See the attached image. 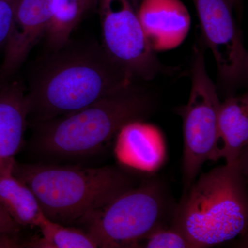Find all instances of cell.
I'll use <instances>...</instances> for the list:
<instances>
[{
    "instance_id": "cell-10",
    "label": "cell",
    "mask_w": 248,
    "mask_h": 248,
    "mask_svg": "<svg viewBox=\"0 0 248 248\" xmlns=\"http://www.w3.org/2000/svg\"><path fill=\"white\" fill-rule=\"evenodd\" d=\"M139 17L155 52L176 48L190 29V14L181 0H141Z\"/></svg>"
},
{
    "instance_id": "cell-21",
    "label": "cell",
    "mask_w": 248,
    "mask_h": 248,
    "mask_svg": "<svg viewBox=\"0 0 248 248\" xmlns=\"http://www.w3.org/2000/svg\"><path fill=\"white\" fill-rule=\"evenodd\" d=\"M139 1H140V0H139Z\"/></svg>"
},
{
    "instance_id": "cell-2",
    "label": "cell",
    "mask_w": 248,
    "mask_h": 248,
    "mask_svg": "<svg viewBox=\"0 0 248 248\" xmlns=\"http://www.w3.org/2000/svg\"><path fill=\"white\" fill-rule=\"evenodd\" d=\"M244 155L202 173L184 192L171 226L193 248H206L245 236L248 200Z\"/></svg>"
},
{
    "instance_id": "cell-6",
    "label": "cell",
    "mask_w": 248,
    "mask_h": 248,
    "mask_svg": "<svg viewBox=\"0 0 248 248\" xmlns=\"http://www.w3.org/2000/svg\"><path fill=\"white\" fill-rule=\"evenodd\" d=\"M203 41L194 47L188 102L179 108L184 130L183 175L185 191L193 184L205 162L219 159L218 112L221 102L204 59Z\"/></svg>"
},
{
    "instance_id": "cell-8",
    "label": "cell",
    "mask_w": 248,
    "mask_h": 248,
    "mask_svg": "<svg viewBox=\"0 0 248 248\" xmlns=\"http://www.w3.org/2000/svg\"><path fill=\"white\" fill-rule=\"evenodd\" d=\"M205 45L213 52L223 86L234 88L247 78L248 53L229 0H192Z\"/></svg>"
},
{
    "instance_id": "cell-15",
    "label": "cell",
    "mask_w": 248,
    "mask_h": 248,
    "mask_svg": "<svg viewBox=\"0 0 248 248\" xmlns=\"http://www.w3.org/2000/svg\"><path fill=\"white\" fill-rule=\"evenodd\" d=\"M91 3V0H53V16L45 35L49 50L60 48L70 40Z\"/></svg>"
},
{
    "instance_id": "cell-11",
    "label": "cell",
    "mask_w": 248,
    "mask_h": 248,
    "mask_svg": "<svg viewBox=\"0 0 248 248\" xmlns=\"http://www.w3.org/2000/svg\"><path fill=\"white\" fill-rule=\"evenodd\" d=\"M27 125L25 85L12 78L0 83V168L14 166Z\"/></svg>"
},
{
    "instance_id": "cell-14",
    "label": "cell",
    "mask_w": 248,
    "mask_h": 248,
    "mask_svg": "<svg viewBox=\"0 0 248 248\" xmlns=\"http://www.w3.org/2000/svg\"><path fill=\"white\" fill-rule=\"evenodd\" d=\"M14 166L0 168V207L17 226L37 227L43 212L32 190L14 175Z\"/></svg>"
},
{
    "instance_id": "cell-9",
    "label": "cell",
    "mask_w": 248,
    "mask_h": 248,
    "mask_svg": "<svg viewBox=\"0 0 248 248\" xmlns=\"http://www.w3.org/2000/svg\"><path fill=\"white\" fill-rule=\"evenodd\" d=\"M53 16V0H16L14 21L5 46L0 82L12 78L34 46L45 35Z\"/></svg>"
},
{
    "instance_id": "cell-12",
    "label": "cell",
    "mask_w": 248,
    "mask_h": 248,
    "mask_svg": "<svg viewBox=\"0 0 248 248\" xmlns=\"http://www.w3.org/2000/svg\"><path fill=\"white\" fill-rule=\"evenodd\" d=\"M117 135L115 153L121 162L146 170L155 169L161 164L162 142L154 127L136 121L124 125Z\"/></svg>"
},
{
    "instance_id": "cell-19",
    "label": "cell",
    "mask_w": 248,
    "mask_h": 248,
    "mask_svg": "<svg viewBox=\"0 0 248 248\" xmlns=\"http://www.w3.org/2000/svg\"><path fill=\"white\" fill-rule=\"evenodd\" d=\"M17 227L0 207V248L19 247L16 239Z\"/></svg>"
},
{
    "instance_id": "cell-13",
    "label": "cell",
    "mask_w": 248,
    "mask_h": 248,
    "mask_svg": "<svg viewBox=\"0 0 248 248\" xmlns=\"http://www.w3.org/2000/svg\"><path fill=\"white\" fill-rule=\"evenodd\" d=\"M218 132L222 146L219 159L231 164L244 155L248 141V96H231L221 103Z\"/></svg>"
},
{
    "instance_id": "cell-20",
    "label": "cell",
    "mask_w": 248,
    "mask_h": 248,
    "mask_svg": "<svg viewBox=\"0 0 248 248\" xmlns=\"http://www.w3.org/2000/svg\"><path fill=\"white\" fill-rule=\"evenodd\" d=\"M240 0H229L230 2L232 4V6H234L235 4H237L239 2Z\"/></svg>"
},
{
    "instance_id": "cell-7",
    "label": "cell",
    "mask_w": 248,
    "mask_h": 248,
    "mask_svg": "<svg viewBox=\"0 0 248 248\" xmlns=\"http://www.w3.org/2000/svg\"><path fill=\"white\" fill-rule=\"evenodd\" d=\"M103 48L134 80L149 81L160 63L139 17V0H97Z\"/></svg>"
},
{
    "instance_id": "cell-5",
    "label": "cell",
    "mask_w": 248,
    "mask_h": 248,
    "mask_svg": "<svg viewBox=\"0 0 248 248\" xmlns=\"http://www.w3.org/2000/svg\"><path fill=\"white\" fill-rule=\"evenodd\" d=\"M176 206L162 182L144 179L80 224L98 248H136L152 233L169 228Z\"/></svg>"
},
{
    "instance_id": "cell-18",
    "label": "cell",
    "mask_w": 248,
    "mask_h": 248,
    "mask_svg": "<svg viewBox=\"0 0 248 248\" xmlns=\"http://www.w3.org/2000/svg\"><path fill=\"white\" fill-rule=\"evenodd\" d=\"M16 0H0V48H5L14 21Z\"/></svg>"
},
{
    "instance_id": "cell-17",
    "label": "cell",
    "mask_w": 248,
    "mask_h": 248,
    "mask_svg": "<svg viewBox=\"0 0 248 248\" xmlns=\"http://www.w3.org/2000/svg\"><path fill=\"white\" fill-rule=\"evenodd\" d=\"M136 248H193L185 236L172 227L154 232L140 241Z\"/></svg>"
},
{
    "instance_id": "cell-4",
    "label": "cell",
    "mask_w": 248,
    "mask_h": 248,
    "mask_svg": "<svg viewBox=\"0 0 248 248\" xmlns=\"http://www.w3.org/2000/svg\"><path fill=\"white\" fill-rule=\"evenodd\" d=\"M153 108L151 94L134 81L81 110L31 124V145L35 152L49 156L91 154L127 124L144 120Z\"/></svg>"
},
{
    "instance_id": "cell-3",
    "label": "cell",
    "mask_w": 248,
    "mask_h": 248,
    "mask_svg": "<svg viewBox=\"0 0 248 248\" xmlns=\"http://www.w3.org/2000/svg\"><path fill=\"white\" fill-rule=\"evenodd\" d=\"M13 173L33 192L46 217L66 226L80 224L139 184L130 173L110 166L84 168L16 161Z\"/></svg>"
},
{
    "instance_id": "cell-16",
    "label": "cell",
    "mask_w": 248,
    "mask_h": 248,
    "mask_svg": "<svg viewBox=\"0 0 248 248\" xmlns=\"http://www.w3.org/2000/svg\"><path fill=\"white\" fill-rule=\"evenodd\" d=\"M42 236L31 247L43 248H97L95 241L84 230L51 221L44 215L37 226Z\"/></svg>"
},
{
    "instance_id": "cell-1",
    "label": "cell",
    "mask_w": 248,
    "mask_h": 248,
    "mask_svg": "<svg viewBox=\"0 0 248 248\" xmlns=\"http://www.w3.org/2000/svg\"><path fill=\"white\" fill-rule=\"evenodd\" d=\"M135 81L94 42L69 40L36 63L26 86L28 124L81 110Z\"/></svg>"
}]
</instances>
